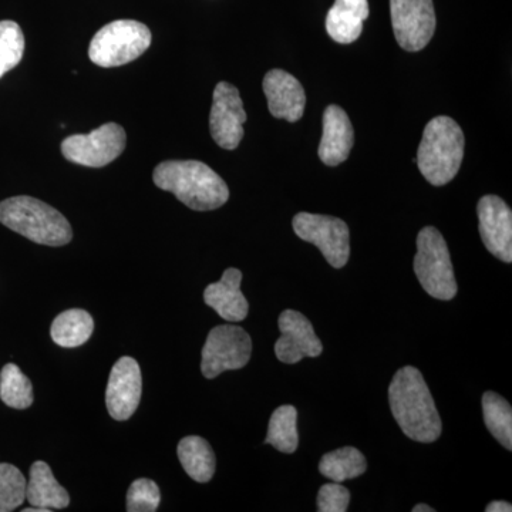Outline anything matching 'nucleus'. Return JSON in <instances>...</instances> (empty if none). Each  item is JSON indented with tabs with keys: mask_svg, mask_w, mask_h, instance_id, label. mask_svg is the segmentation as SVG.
Instances as JSON below:
<instances>
[{
	"mask_svg": "<svg viewBox=\"0 0 512 512\" xmlns=\"http://www.w3.org/2000/svg\"><path fill=\"white\" fill-rule=\"evenodd\" d=\"M262 86L272 116L289 123L302 119L305 113L306 94L296 77L285 70L274 69L266 73Z\"/></svg>",
	"mask_w": 512,
	"mask_h": 512,
	"instance_id": "15",
	"label": "nucleus"
},
{
	"mask_svg": "<svg viewBox=\"0 0 512 512\" xmlns=\"http://www.w3.org/2000/svg\"><path fill=\"white\" fill-rule=\"evenodd\" d=\"M0 222L22 237L49 247H63L73 238L72 227L63 214L26 195L0 202Z\"/></svg>",
	"mask_w": 512,
	"mask_h": 512,
	"instance_id": "4",
	"label": "nucleus"
},
{
	"mask_svg": "<svg viewBox=\"0 0 512 512\" xmlns=\"http://www.w3.org/2000/svg\"><path fill=\"white\" fill-rule=\"evenodd\" d=\"M350 503L348 488L342 483L325 484L320 487L318 494L319 512H346Z\"/></svg>",
	"mask_w": 512,
	"mask_h": 512,
	"instance_id": "29",
	"label": "nucleus"
},
{
	"mask_svg": "<svg viewBox=\"0 0 512 512\" xmlns=\"http://www.w3.org/2000/svg\"><path fill=\"white\" fill-rule=\"evenodd\" d=\"M94 330V320L83 309L64 311L52 323L50 335L53 342L62 348H77L90 339Z\"/></svg>",
	"mask_w": 512,
	"mask_h": 512,
	"instance_id": "21",
	"label": "nucleus"
},
{
	"mask_svg": "<svg viewBox=\"0 0 512 512\" xmlns=\"http://www.w3.org/2000/svg\"><path fill=\"white\" fill-rule=\"evenodd\" d=\"M487 512H511L512 505L505 503V501H494V503L488 504L485 508Z\"/></svg>",
	"mask_w": 512,
	"mask_h": 512,
	"instance_id": "30",
	"label": "nucleus"
},
{
	"mask_svg": "<svg viewBox=\"0 0 512 512\" xmlns=\"http://www.w3.org/2000/svg\"><path fill=\"white\" fill-rule=\"evenodd\" d=\"M0 399L12 409H28L33 403V386L18 366L9 363L0 372Z\"/></svg>",
	"mask_w": 512,
	"mask_h": 512,
	"instance_id": "25",
	"label": "nucleus"
},
{
	"mask_svg": "<svg viewBox=\"0 0 512 512\" xmlns=\"http://www.w3.org/2000/svg\"><path fill=\"white\" fill-rule=\"evenodd\" d=\"M366 470V457L355 447H343L330 451L322 457L319 464L320 474L335 483H345L363 476Z\"/></svg>",
	"mask_w": 512,
	"mask_h": 512,
	"instance_id": "22",
	"label": "nucleus"
},
{
	"mask_svg": "<svg viewBox=\"0 0 512 512\" xmlns=\"http://www.w3.org/2000/svg\"><path fill=\"white\" fill-rule=\"evenodd\" d=\"M464 143L463 130L456 121L447 116L434 117L424 127L414 163L431 185L441 187L458 174L463 163Z\"/></svg>",
	"mask_w": 512,
	"mask_h": 512,
	"instance_id": "3",
	"label": "nucleus"
},
{
	"mask_svg": "<svg viewBox=\"0 0 512 512\" xmlns=\"http://www.w3.org/2000/svg\"><path fill=\"white\" fill-rule=\"evenodd\" d=\"M25 53V36L12 20L0 22V77L15 69Z\"/></svg>",
	"mask_w": 512,
	"mask_h": 512,
	"instance_id": "26",
	"label": "nucleus"
},
{
	"mask_svg": "<svg viewBox=\"0 0 512 512\" xmlns=\"http://www.w3.org/2000/svg\"><path fill=\"white\" fill-rule=\"evenodd\" d=\"M355 144V131L348 113L342 107L329 106L323 114V134L319 144V158L329 167L348 160Z\"/></svg>",
	"mask_w": 512,
	"mask_h": 512,
	"instance_id": "16",
	"label": "nucleus"
},
{
	"mask_svg": "<svg viewBox=\"0 0 512 512\" xmlns=\"http://www.w3.org/2000/svg\"><path fill=\"white\" fill-rule=\"evenodd\" d=\"M245 121L247 113L237 87L218 83L210 114V131L215 143L225 150H235L244 137Z\"/></svg>",
	"mask_w": 512,
	"mask_h": 512,
	"instance_id": "11",
	"label": "nucleus"
},
{
	"mask_svg": "<svg viewBox=\"0 0 512 512\" xmlns=\"http://www.w3.org/2000/svg\"><path fill=\"white\" fill-rule=\"evenodd\" d=\"M26 500V478L12 464L0 463V512L15 511Z\"/></svg>",
	"mask_w": 512,
	"mask_h": 512,
	"instance_id": "27",
	"label": "nucleus"
},
{
	"mask_svg": "<svg viewBox=\"0 0 512 512\" xmlns=\"http://www.w3.org/2000/svg\"><path fill=\"white\" fill-rule=\"evenodd\" d=\"M397 43L407 52H420L436 32L433 0H390Z\"/></svg>",
	"mask_w": 512,
	"mask_h": 512,
	"instance_id": "10",
	"label": "nucleus"
},
{
	"mask_svg": "<svg viewBox=\"0 0 512 512\" xmlns=\"http://www.w3.org/2000/svg\"><path fill=\"white\" fill-rule=\"evenodd\" d=\"M293 231L303 241L320 249L333 268L348 264L350 256L349 228L340 218L301 212L292 221Z\"/></svg>",
	"mask_w": 512,
	"mask_h": 512,
	"instance_id": "8",
	"label": "nucleus"
},
{
	"mask_svg": "<svg viewBox=\"0 0 512 512\" xmlns=\"http://www.w3.org/2000/svg\"><path fill=\"white\" fill-rule=\"evenodd\" d=\"M281 338L275 343V355L282 363L295 365L303 357H318L322 355L323 346L311 320L302 313L286 309L278 320Z\"/></svg>",
	"mask_w": 512,
	"mask_h": 512,
	"instance_id": "13",
	"label": "nucleus"
},
{
	"mask_svg": "<svg viewBox=\"0 0 512 512\" xmlns=\"http://www.w3.org/2000/svg\"><path fill=\"white\" fill-rule=\"evenodd\" d=\"M23 512H49V511L43 510V508L33 507V508H26V510H23Z\"/></svg>",
	"mask_w": 512,
	"mask_h": 512,
	"instance_id": "32",
	"label": "nucleus"
},
{
	"mask_svg": "<svg viewBox=\"0 0 512 512\" xmlns=\"http://www.w3.org/2000/svg\"><path fill=\"white\" fill-rule=\"evenodd\" d=\"M126 143L124 128L116 123H107L90 134L67 137L62 143V153L66 160L74 164L100 168L120 157Z\"/></svg>",
	"mask_w": 512,
	"mask_h": 512,
	"instance_id": "9",
	"label": "nucleus"
},
{
	"mask_svg": "<svg viewBox=\"0 0 512 512\" xmlns=\"http://www.w3.org/2000/svg\"><path fill=\"white\" fill-rule=\"evenodd\" d=\"M369 18L367 0H336L326 16V30L340 45L356 42L362 35L363 22Z\"/></svg>",
	"mask_w": 512,
	"mask_h": 512,
	"instance_id": "18",
	"label": "nucleus"
},
{
	"mask_svg": "<svg viewBox=\"0 0 512 512\" xmlns=\"http://www.w3.org/2000/svg\"><path fill=\"white\" fill-rule=\"evenodd\" d=\"M160 488L148 478L134 481L127 493L128 512H154L160 507Z\"/></svg>",
	"mask_w": 512,
	"mask_h": 512,
	"instance_id": "28",
	"label": "nucleus"
},
{
	"mask_svg": "<svg viewBox=\"0 0 512 512\" xmlns=\"http://www.w3.org/2000/svg\"><path fill=\"white\" fill-rule=\"evenodd\" d=\"M252 355L251 336L235 325L217 326L208 333L202 349L201 370L207 379H215L227 370L248 365Z\"/></svg>",
	"mask_w": 512,
	"mask_h": 512,
	"instance_id": "7",
	"label": "nucleus"
},
{
	"mask_svg": "<svg viewBox=\"0 0 512 512\" xmlns=\"http://www.w3.org/2000/svg\"><path fill=\"white\" fill-rule=\"evenodd\" d=\"M434 508L429 507V505L426 504H419L416 505V507L413 508V512H434Z\"/></svg>",
	"mask_w": 512,
	"mask_h": 512,
	"instance_id": "31",
	"label": "nucleus"
},
{
	"mask_svg": "<svg viewBox=\"0 0 512 512\" xmlns=\"http://www.w3.org/2000/svg\"><path fill=\"white\" fill-rule=\"evenodd\" d=\"M414 272L424 291L440 301H451L457 295L458 286L451 264L446 239L439 229L426 227L417 237V254L414 256Z\"/></svg>",
	"mask_w": 512,
	"mask_h": 512,
	"instance_id": "5",
	"label": "nucleus"
},
{
	"mask_svg": "<svg viewBox=\"0 0 512 512\" xmlns=\"http://www.w3.org/2000/svg\"><path fill=\"white\" fill-rule=\"evenodd\" d=\"M242 272L228 268L220 282L207 286L204 301L222 319L228 322H242L248 316L249 305L241 291Z\"/></svg>",
	"mask_w": 512,
	"mask_h": 512,
	"instance_id": "17",
	"label": "nucleus"
},
{
	"mask_svg": "<svg viewBox=\"0 0 512 512\" xmlns=\"http://www.w3.org/2000/svg\"><path fill=\"white\" fill-rule=\"evenodd\" d=\"M480 235L485 248L500 259L512 262V211L497 195H485L478 201Z\"/></svg>",
	"mask_w": 512,
	"mask_h": 512,
	"instance_id": "14",
	"label": "nucleus"
},
{
	"mask_svg": "<svg viewBox=\"0 0 512 512\" xmlns=\"http://www.w3.org/2000/svg\"><path fill=\"white\" fill-rule=\"evenodd\" d=\"M483 414L485 426L494 439L511 450L512 448V409L511 404L494 392L484 393Z\"/></svg>",
	"mask_w": 512,
	"mask_h": 512,
	"instance_id": "24",
	"label": "nucleus"
},
{
	"mask_svg": "<svg viewBox=\"0 0 512 512\" xmlns=\"http://www.w3.org/2000/svg\"><path fill=\"white\" fill-rule=\"evenodd\" d=\"M178 458L185 473L197 481L208 483L215 473V454L210 443L198 436H188L178 444Z\"/></svg>",
	"mask_w": 512,
	"mask_h": 512,
	"instance_id": "20",
	"label": "nucleus"
},
{
	"mask_svg": "<svg viewBox=\"0 0 512 512\" xmlns=\"http://www.w3.org/2000/svg\"><path fill=\"white\" fill-rule=\"evenodd\" d=\"M26 500L32 507L46 511L63 510L70 504L69 493L57 483L52 468L45 461H36L30 467L29 481L26 483Z\"/></svg>",
	"mask_w": 512,
	"mask_h": 512,
	"instance_id": "19",
	"label": "nucleus"
},
{
	"mask_svg": "<svg viewBox=\"0 0 512 512\" xmlns=\"http://www.w3.org/2000/svg\"><path fill=\"white\" fill-rule=\"evenodd\" d=\"M265 443L281 453H295L299 446L298 410L291 404L278 407L272 414Z\"/></svg>",
	"mask_w": 512,
	"mask_h": 512,
	"instance_id": "23",
	"label": "nucleus"
},
{
	"mask_svg": "<svg viewBox=\"0 0 512 512\" xmlns=\"http://www.w3.org/2000/svg\"><path fill=\"white\" fill-rule=\"evenodd\" d=\"M389 402L394 420L409 439L419 443H434L439 439L443 424L419 369L406 366L394 375Z\"/></svg>",
	"mask_w": 512,
	"mask_h": 512,
	"instance_id": "1",
	"label": "nucleus"
},
{
	"mask_svg": "<svg viewBox=\"0 0 512 512\" xmlns=\"http://www.w3.org/2000/svg\"><path fill=\"white\" fill-rule=\"evenodd\" d=\"M150 29L137 20H116L94 35L89 47L90 60L100 67H119L133 62L151 46Z\"/></svg>",
	"mask_w": 512,
	"mask_h": 512,
	"instance_id": "6",
	"label": "nucleus"
},
{
	"mask_svg": "<svg viewBox=\"0 0 512 512\" xmlns=\"http://www.w3.org/2000/svg\"><path fill=\"white\" fill-rule=\"evenodd\" d=\"M153 180L194 211L217 210L229 198L225 181L201 161H164L154 170Z\"/></svg>",
	"mask_w": 512,
	"mask_h": 512,
	"instance_id": "2",
	"label": "nucleus"
},
{
	"mask_svg": "<svg viewBox=\"0 0 512 512\" xmlns=\"http://www.w3.org/2000/svg\"><path fill=\"white\" fill-rule=\"evenodd\" d=\"M143 390L140 365L133 357L124 356L111 369L106 390V404L114 420L124 421L136 413Z\"/></svg>",
	"mask_w": 512,
	"mask_h": 512,
	"instance_id": "12",
	"label": "nucleus"
}]
</instances>
